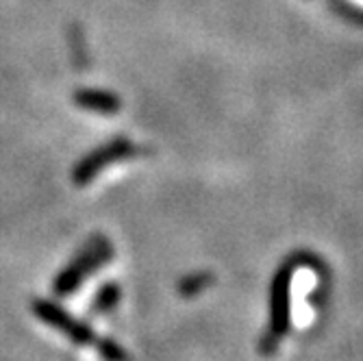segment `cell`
<instances>
[{
    "label": "cell",
    "instance_id": "5b68a950",
    "mask_svg": "<svg viewBox=\"0 0 363 361\" xmlns=\"http://www.w3.org/2000/svg\"><path fill=\"white\" fill-rule=\"evenodd\" d=\"M120 296H122L120 285L116 281H109L107 285H103L101 289L96 291L91 307H89V313L91 316H105V313L113 311L116 305L120 303Z\"/></svg>",
    "mask_w": 363,
    "mask_h": 361
},
{
    "label": "cell",
    "instance_id": "52a82bcc",
    "mask_svg": "<svg viewBox=\"0 0 363 361\" xmlns=\"http://www.w3.org/2000/svg\"><path fill=\"white\" fill-rule=\"evenodd\" d=\"M70 44L77 46V52H74V55H77V59H79V65H85V61H83V59H85V52H83V38H81V33H79L77 28H74V40H70Z\"/></svg>",
    "mask_w": 363,
    "mask_h": 361
},
{
    "label": "cell",
    "instance_id": "8992f818",
    "mask_svg": "<svg viewBox=\"0 0 363 361\" xmlns=\"http://www.w3.org/2000/svg\"><path fill=\"white\" fill-rule=\"evenodd\" d=\"M98 355H101L105 361H128V355L122 346H118L113 340H98L96 342Z\"/></svg>",
    "mask_w": 363,
    "mask_h": 361
},
{
    "label": "cell",
    "instance_id": "6da1fadb",
    "mask_svg": "<svg viewBox=\"0 0 363 361\" xmlns=\"http://www.w3.org/2000/svg\"><path fill=\"white\" fill-rule=\"evenodd\" d=\"M113 257V246L105 235H91L83 248L65 264V268L55 277L52 291L57 299H65L74 294L83 281L91 274H96L105 264H109Z\"/></svg>",
    "mask_w": 363,
    "mask_h": 361
},
{
    "label": "cell",
    "instance_id": "277c9868",
    "mask_svg": "<svg viewBox=\"0 0 363 361\" xmlns=\"http://www.w3.org/2000/svg\"><path fill=\"white\" fill-rule=\"evenodd\" d=\"M74 105L101 116H116L122 107L120 98L109 89H94V87H81L74 91Z\"/></svg>",
    "mask_w": 363,
    "mask_h": 361
},
{
    "label": "cell",
    "instance_id": "7a4b0ae2",
    "mask_svg": "<svg viewBox=\"0 0 363 361\" xmlns=\"http://www.w3.org/2000/svg\"><path fill=\"white\" fill-rule=\"evenodd\" d=\"M142 152V148L130 142L128 138H116L107 144H101L98 148H94L91 152H87L72 170V183L77 187H85L89 185L98 174H101L105 168L113 166L116 161L122 159H130V157H138Z\"/></svg>",
    "mask_w": 363,
    "mask_h": 361
},
{
    "label": "cell",
    "instance_id": "3957f363",
    "mask_svg": "<svg viewBox=\"0 0 363 361\" xmlns=\"http://www.w3.org/2000/svg\"><path fill=\"white\" fill-rule=\"evenodd\" d=\"M30 309L42 322H46L48 326H52L55 331H59L61 335H65L70 342H74L79 346H89V344L98 342V338H96V333H94V329L89 324L74 318L70 311H65L55 301L35 299L30 303Z\"/></svg>",
    "mask_w": 363,
    "mask_h": 361
}]
</instances>
